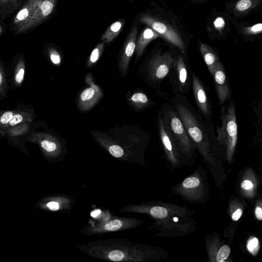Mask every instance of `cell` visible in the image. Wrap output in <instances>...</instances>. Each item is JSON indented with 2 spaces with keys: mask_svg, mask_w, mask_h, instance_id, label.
Instances as JSON below:
<instances>
[{
  "mask_svg": "<svg viewBox=\"0 0 262 262\" xmlns=\"http://www.w3.org/2000/svg\"><path fill=\"white\" fill-rule=\"evenodd\" d=\"M121 212L144 214L155 222L149 228L152 235L161 237H177L194 232L198 227L195 212L179 204L152 200L141 204H129Z\"/></svg>",
  "mask_w": 262,
  "mask_h": 262,
  "instance_id": "1",
  "label": "cell"
},
{
  "mask_svg": "<svg viewBox=\"0 0 262 262\" xmlns=\"http://www.w3.org/2000/svg\"><path fill=\"white\" fill-rule=\"evenodd\" d=\"M170 101L196 149L206 164L213 168L215 166L216 160L212 147L211 123L204 119L200 111L192 105L185 95H174Z\"/></svg>",
  "mask_w": 262,
  "mask_h": 262,
  "instance_id": "2",
  "label": "cell"
},
{
  "mask_svg": "<svg viewBox=\"0 0 262 262\" xmlns=\"http://www.w3.org/2000/svg\"><path fill=\"white\" fill-rule=\"evenodd\" d=\"M116 137L108 147L113 157L128 164H147L145 153L150 136L146 129L136 125H124L117 129Z\"/></svg>",
  "mask_w": 262,
  "mask_h": 262,
  "instance_id": "3",
  "label": "cell"
},
{
  "mask_svg": "<svg viewBox=\"0 0 262 262\" xmlns=\"http://www.w3.org/2000/svg\"><path fill=\"white\" fill-rule=\"evenodd\" d=\"M159 112L179 147L184 165L192 166L197 157L196 149L178 114L173 106L168 103L163 104Z\"/></svg>",
  "mask_w": 262,
  "mask_h": 262,
  "instance_id": "4",
  "label": "cell"
},
{
  "mask_svg": "<svg viewBox=\"0 0 262 262\" xmlns=\"http://www.w3.org/2000/svg\"><path fill=\"white\" fill-rule=\"evenodd\" d=\"M175 56L157 50L148 55L138 68V74L147 85L158 89L172 68Z\"/></svg>",
  "mask_w": 262,
  "mask_h": 262,
  "instance_id": "5",
  "label": "cell"
},
{
  "mask_svg": "<svg viewBox=\"0 0 262 262\" xmlns=\"http://www.w3.org/2000/svg\"><path fill=\"white\" fill-rule=\"evenodd\" d=\"M205 172L201 167H196L188 177L172 186L170 191L189 203L204 202L207 194Z\"/></svg>",
  "mask_w": 262,
  "mask_h": 262,
  "instance_id": "6",
  "label": "cell"
},
{
  "mask_svg": "<svg viewBox=\"0 0 262 262\" xmlns=\"http://www.w3.org/2000/svg\"><path fill=\"white\" fill-rule=\"evenodd\" d=\"M221 124L217 126L216 139L219 143L224 145L227 157L231 161L237 144L238 129L235 107L233 100L227 106H223L220 112Z\"/></svg>",
  "mask_w": 262,
  "mask_h": 262,
  "instance_id": "7",
  "label": "cell"
},
{
  "mask_svg": "<svg viewBox=\"0 0 262 262\" xmlns=\"http://www.w3.org/2000/svg\"><path fill=\"white\" fill-rule=\"evenodd\" d=\"M183 53L175 56L172 68L168 75L174 95H186L191 86V69Z\"/></svg>",
  "mask_w": 262,
  "mask_h": 262,
  "instance_id": "8",
  "label": "cell"
},
{
  "mask_svg": "<svg viewBox=\"0 0 262 262\" xmlns=\"http://www.w3.org/2000/svg\"><path fill=\"white\" fill-rule=\"evenodd\" d=\"M139 20L155 30L161 37L178 48L182 53H185L186 47L181 35L166 21L149 14L141 15Z\"/></svg>",
  "mask_w": 262,
  "mask_h": 262,
  "instance_id": "9",
  "label": "cell"
},
{
  "mask_svg": "<svg viewBox=\"0 0 262 262\" xmlns=\"http://www.w3.org/2000/svg\"><path fill=\"white\" fill-rule=\"evenodd\" d=\"M157 127L164 158L173 169H180L184 165L179 147L163 123L160 113L157 118Z\"/></svg>",
  "mask_w": 262,
  "mask_h": 262,
  "instance_id": "10",
  "label": "cell"
},
{
  "mask_svg": "<svg viewBox=\"0 0 262 262\" xmlns=\"http://www.w3.org/2000/svg\"><path fill=\"white\" fill-rule=\"evenodd\" d=\"M191 86L195 103L204 119L211 123V108L205 87L196 74L191 70Z\"/></svg>",
  "mask_w": 262,
  "mask_h": 262,
  "instance_id": "11",
  "label": "cell"
},
{
  "mask_svg": "<svg viewBox=\"0 0 262 262\" xmlns=\"http://www.w3.org/2000/svg\"><path fill=\"white\" fill-rule=\"evenodd\" d=\"M138 31L137 26H133L124 43L119 66L122 77L128 74L130 61L135 52Z\"/></svg>",
  "mask_w": 262,
  "mask_h": 262,
  "instance_id": "12",
  "label": "cell"
},
{
  "mask_svg": "<svg viewBox=\"0 0 262 262\" xmlns=\"http://www.w3.org/2000/svg\"><path fill=\"white\" fill-rule=\"evenodd\" d=\"M211 76L219 103L222 105L231 97V91L226 71L221 61L215 66Z\"/></svg>",
  "mask_w": 262,
  "mask_h": 262,
  "instance_id": "13",
  "label": "cell"
},
{
  "mask_svg": "<svg viewBox=\"0 0 262 262\" xmlns=\"http://www.w3.org/2000/svg\"><path fill=\"white\" fill-rule=\"evenodd\" d=\"M126 99L128 105L138 112H142L156 105V102L151 97L140 89L129 91Z\"/></svg>",
  "mask_w": 262,
  "mask_h": 262,
  "instance_id": "14",
  "label": "cell"
},
{
  "mask_svg": "<svg viewBox=\"0 0 262 262\" xmlns=\"http://www.w3.org/2000/svg\"><path fill=\"white\" fill-rule=\"evenodd\" d=\"M160 37V35L149 27H146L137 38L135 50V63L142 56L147 45L154 39Z\"/></svg>",
  "mask_w": 262,
  "mask_h": 262,
  "instance_id": "15",
  "label": "cell"
},
{
  "mask_svg": "<svg viewBox=\"0 0 262 262\" xmlns=\"http://www.w3.org/2000/svg\"><path fill=\"white\" fill-rule=\"evenodd\" d=\"M199 48L208 70L211 75L215 66L220 61L219 56L212 47L201 40L199 41Z\"/></svg>",
  "mask_w": 262,
  "mask_h": 262,
  "instance_id": "16",
  "label": "cell"
},
{
  "mask_svg": "<svg viewBox=\"0 0 262 262\" xmlns=\"http://www.w3.org/2000/svg\"><path fill=\"white\" fill-rule=\"evenodd\" d=\"M261 0H237L230 6V10L235 17L249 13L255 8Z\"/></svg>",
  "mask_w": 262,
  "mask_h": 262,
  "instance_id": "17",
  "label": "cell"
},
{
  "mask_svg": "<svg viewBox=\"0 0 262 262\" xmlns=\"http://www.w3.org/2000/svg\"><path fill=\"white\" fill-rule=\"evenodd\" d=\"M242 32L246 36L255 35L262 33V23L250 26H245L242 28Z\"/></svg>",
  "mask_w": 262,
  "mask_h": 262,
  "instance_id": "18",
  "label": "cell"
},
{
  "mask_svg": "<svg viewBox=\"0 0 262 262\" xmlns=\"http://www.w3.org/2000/svg\"><path fill=\"white\" fill-rule=\"evenodd\" d=\"M230 253V248L227 245L222 246L216 252L214 260L223 262L228 258Z\"/></svg>",
  "mask_w": 262,
  "mask_h": 262,
  "instance_id": "19",
  "label": "cell"
},
{
  "mask_svg": "<svg viewBox=\"0 0 262 262\" xmlns=\"http://www.w3.org/2000/svg\"><path fill=\"white\" fill-rule=\"evenodd\" d=\"M53 7V4L49 1L43 2L41 5L42 13L44 16H47L50 14Z\"/></svg>",
  "mask_w": 262,
  "mask_h": 262,
  "instance_id": "20",
  "label": "cell"
},
{
  "mask_svg": "<svg viewBox=\"0 0 262 262\" xmlns=\"http://www.w3.org/2000/svg\"><path fill=\"white\" fill-rule=\"evenodd\" d=\"M123 21H117L113 23L110 28V33L115 36L119 33L123 27Z\"/></svg>",
  "mask_w": 262,
  "mask_h": 262,
  "instance_id": "21",
  "label": "cell"
},
{
  "mask_svg": "<svg viewBox=\"0 0 262 262\" xmlns=\"http://www.w3.org/2000/svg\"><path fill=\"white\" fill-rule=\"evenodd\" d=\"M95 94L94 90L92 88L85 89L81 94V99L83 101H86L92 98Z\"/></svg>",
  "mask_w": 262,
  "mask_h": 262,
  "instance_id": "22",
  "label": "cell"
},
{
  "mask_svg": "<svg viewBox=\"0 0 262 262\" xmlns=\"http://www.w3.org/2000/svg\"><path fill=\"white\" fill-rule=\"evenodd\" d=\"M213 25L215 30L220 31L225 28V21L223 17H218L214 20Z\"/></svg>",
  "mask_w": 262,
  "mask_h": 262,
  "instance_id": "23",
  "label": "cell"
},
{
  "mask_svg": "<svg viewBox=\"0 0 262 262\" xmlns=\"http://www.w3.org/2000/svg\"><path fill=\"white\" fill-rule=\"evenodd\" d=\"M41 146L48 151H53L56 148V144L51 141L44 140L41 143Z\"/></svg>",
  "mask_w": 262,
  "mask_h": 262,
  "instance_id": "24",
  "label": "cell"
},
{
  "mask_svg": "<svg viewBox=\"0 0 262 262\" xmlns=\"http://www.w3.org/2000/svg\"><path fill=\"white\" fill-rule=\"evenodd\" d=\"M258 245V240L257 238L254 237L252 238L248 243L247 245V248L249 251L252 252L254 249H255Z\"/></svg>",
  "mask_w": 262,
  "mask_h": 262,
  "instance_id": "25",
  "label": "cell"
},
{
  "mask_svg": "<svg viewBox=\"0 0 262 262\" xmlns=\"http://www.w3.org/2000/svg\"><path fill=\"white\" fill-rule=\"evenodd\" d=\"M13 116V113L11 112H7L1 117V122L3 124H6L10 121Z\"/></svg>",
  "mask_w": 262,
  "mask_h": 262,
  "instance_id": "26",
  "label": "cell"
},
{
  "mask_svg": "<svg viewBox=\"0 0 262 262\" xmlns=\"http://www.w3.org/2000/svg\"><path fill=\"white\" fill-rule=\"evenodd\" d=\"M29 15V11L27 9L24 8L21 10L17 15V19L19 20L25 19Z\"/></svg>",
  "mask_w": 262,
  "mask_h": 262,
  "instance_id": "27",
  "label": "cell"
},
{
  "mask_svg": "<svg viewBox=\"0 0 262 262\" xmlns=\"http://www.w3.org/2000/svg\"><path fill=\"white\" fill-rule=\"evenodd\" d=\"M22 120L23 117L21 115H16L12 117L9 121V123L11 125L13 126L21 122Z\"/></svg>",
  "mask_w": 262,
  "mask_h": 262,
  "instance_id": "28",
  "label": "cell"
},
{
  "mask_svg": "<svg viewBox=\"0 0 262 262\" xmlns=\"http://www.w3.org/2000/svg\"><path fill=\"white\" fill-rule=\"evenodd\" d=\"M241 187L244 189H250L253 186L252 183L249 180H244L241 183Z\"/></svg>",
  "mask_w": 262,
  "mask_h": 262,
  "instance_id": "29",
  "label": "cell"
},
{
  "mask_svg": "<svg viewBox=\"0 0 262 262\" xmlns=\"http://www.w3.org/2000/svg\"><path fill=\"white\" fill-rule=\"evenodd\" d=\"M243 213L242 210L241 209H238L232 215V219L234 221H238L241 217Z\"/></svg>",
  "mask_w": 262,
  "mask_h": 262,
  "instance_id": "30",
  "label": "cell"
},
{
  "mask_svg": "<svg viewBox=\"0 0 262 262\" xmlns=\"http://www.w3.org/2000/svg\"><path fill=\"white\" fill-rule=\"evenodd\" d=\"M99 57V50L98 49H94L91 55L90 60L91 62H96Z\"/></svg>",
  "mask_w": 262,
  "mask_h": 262,
  "instance_id": "31",
  "label": "cell"
},
{
  "mask_svg": "<svg viewBox=\"0 0 262 262\" xmlns=\"http://www.w3.org/2000/svg\"><path fill=\"white\" fill-rule=\"evenodd\" d=\"M25 71L23 69H20L17 74L15 79L17 83H20L22 82L24 78Z\"/></svg>",
  "mask_w": 262,
  "mask_h": 262,
  "instance_id": "32",
  "label": "cell"
},
{
  "mask_svg": "<svg viewBox=\"0 0 262 262\" xmlns=\"http://www.w3.org/2000/svg\"><path fill=\"white\" fill-rule=\"evenodd\" d=\"M47 206L52 210H58L59 208V205L57 202H50L47 204Z\"/></svg>",
  "mask_w": 262,
  "mask_h": 262,
  "instance_id": "33",
  "label": "cell"
},
{
  "mask_svg": "<svg viewBox=\"0 0 262 262\" xmlns=\"http://www.w3.org/2000/svg\"><path fill=\"white\" fill-rule=\"evenodd\" d=\"M255 214L256 218L261 221L262 220V209L259 206H257L255 208Z\"/></svg>",
  "mask_w": 262,
  "mask_h": 262,
  "instance_id": "34",
  "label": "cell"
},
{
  "mask_svg": "<svg viewBox=\"0 0 262 262\" xmlns=\"http://www.w3.org/2000/svg\"><path fill=\"white\" fill-rule=\"evenodd\" d=\"M51 59L52 61L55 64L59 63L60 60L58 55L54 54H52L51 55Z\"/></svg>",
  "mask_w": 262,
  "mask_h": 262,
  "instance_id": "35",
  "label": "cell"
},
{
  "mask_svg": "<svg viewBox=\"0 0 262 262\" xmlns=\"http://www.w3.org/2000/svg\"><path fill=\"white\" fill-rule=\"evenodd\" d=\"M101 213V210L100 209H96L91 213V216L93 217H96Z\"/></svg>",
  "mask_w": 262,
  "mask_h": 262,
  "instance_id": "36",
  "label": "cell"
},
{
  "mask_svg": "<svg viewBox=\"0 0 262 262\" xmlns=\"http://www.w3.org/2000/svg\"><path fill=\"white\" fill-rule=\"evenodd\" d=\"M191 1L192 2H193L194 3L201 4V3H205L209 0H191Z\"/></svg>",
  "mask_w": 262,
  "mask_h": 262,
  "instance_id": "37",
  "label": "cell"
},
{
  "mask_svg": "<svg viewBox=\"0 0 262 262\" xmlns=\"http://www.w3.org/2000/svg\"><path fill=\"white\" fill-rule=\"evenodd\" d=\"M2 74H0V83H2Z\"/></svg>",
  "mask_w": 262,
  "mask_h": 262,
  "instance_id": "38",
  "label": "cell"
},
{
  "mask_svg": "<svg viewBox=\"0 0 262 262\" xmlns=\"http://www.w3.org/2000/svg\"><path fill=\"white\" fill-rule=\"evenodd\" d=\"M4 1H5V0H4Z\"/></svg>",
  "mask_w": 262,
  "mask_h": 262,
  "instance_id": "39",
  "label": "cell"
}]
</instances>
